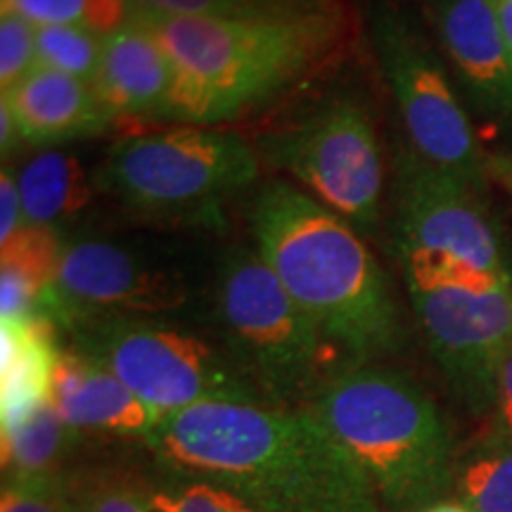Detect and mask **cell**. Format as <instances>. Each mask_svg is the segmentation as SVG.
I'll use <instances>...</instances> for the list:
<instances>
[{"mask_svg":"<svg viewBox=\"0 0 512 512\" xmlns=\"http://www.w3.org/2000/svg\"><path fill=\"white\" fill-rule=\"evenodd\" d=\"M166 467L233 491L256 512H384L370 477L306 408L204 401L145 437Z\"/></svg>","mask_w":512,"mask_h":512,"instance_id":"obj_1","label":"cell"},{"mask_svg":"<svg viewBox=\"0 0 512 512\" xmlns=\"http://www.w3.org/2000/svg\"><path fill=\"white\" fill-rule=\"evenodd\" d=\"M252 230L261 259L349 366L399 344L387 275L349 221L306 192L273 183L256 200Z\"/></svg>","mask_w":512,"mask_h":512,"instance_id":"obj_2","label":"cell"},{"mask_svg":"<svg viewBox=\"0 0 512 512\" xmlns=\"http://www.w3.org/2000/svg\"><path fill=\"white\" fill-rule=\"evenodd\" d=\"M174 67L166 119L219 126L304 81L335 53L344 22H247L200 15H140Z\"/></svg>","mask_w":512,"mask_h":512,"instance_id":"obj_3","label":"cell"},{"mask_svg":"<svg viewBox=\"0 0 512 512\" xmlns=\"http://www.w3.org/2000/svg\"><path fill=\"white\" fill-rule=\"evenodd\" d=\"M306 411L366 470L384 512H422L446 501L458 463L451 434L411 377L370 363L351 366Z\"/></svg>","mask_w":512,"mask_h":512,"instance_id":"obj_4","label":"cell"},{"mask_svg":"<svg viewBox=\"0 0 512 512\" xmlns=\"http://www.w3.org/2000/svg\"><path fill=\"white\" fill-rule=\"evenodd\" d=\"M216 309L228 354L271 406L309 408L320 389L342 373L335 366L342 354L294 302L259 252L238 249L223 261Z\"/></svg>","mask_w":512,"mask_h":512,"instance_id":"obj_5","label":"cell"},{"mask_svg":"<svg viewBox=\"0 0 512 512\" xmlns=\"http://www.w3.org/2000/svg\"><path fill=\"white\" fill-rule=\"evenodd\" d=\"M72 349L100 363L159 418L204 401H259L230 354L202 337L140 316L81 318L69 328Z\"/></svg>","mask_w":512,"mask_h":512,"instance_id":"obj_6","label":"cell"},{"mask_svg":"<svg viewBox=\"0 0 512 512\" xmlns=\"http://www.w3.org/2000/svg\"><path fill=\"white\" fill-rule=\"evenodd\" d=\"M256 176L259 159L238 133L176 126L114 145L98 185L140 214L204 216Z\"/></svg>","mask_w":512,"mask_h":512,"instance_id":"obj_7","label":"cell"},{"mask_svg":"<svg viewBox=\"0 0 512 512\" xmlns=\"http://www.w3.org/2000/svg\"><path fill=\"white\" fill-rule=\"evenodd\" d=\"M477 188L413 159L401 164L396 252L406 285L512 283Z\"/></svg>","mask_w":512,"mask_h":512,"instance_id":"obj_8","label":"cell"},{"mask_svg":"<svg viewBox=\"0 0 512 512\" xmlns=\"http://www.w3.org/2000/svg\"><path fill=\"white\" fill-rule=\"evenodd\" d=\"M273 166L297 178L313 200L370 233L382 207V152L361 102L330 100L299 126L264 145Z\"/></svg>","mask_w":512,"mask_h":512,"instance_id":"obj_9","label":"cell"},{"mask_svg":"<svg viewBox=\"0 0 512 512\" xmlns=\"http://www.w3.org/2000/svg\"><path fill=\"white\" fill-rule=\"evenodd\" d=\"M370 38L418 157L479 188L484 157L437 55L387 3L370 12Z\"/></svg>","mask_w":512,"mask_h":512,"instance_id":"obj_10","label":"cell"},{"mask_svg":"<svg viewBox=\"0 0 512 512\" xmlns=\"http://www.w3.org/2000/svg\"><path fill=\"white\" fill-rule=\"evenodd\" d=\"M441 370L475 413L494 408L496 373L512 347V283L408 285Z\"/></svg>","mask_w":512,"mask_h":512,"instance_id":"obj_11","label":"cell"},{"mask_svg":"<svg viewBox=\"0 0 512 512\" xmlns=\"http://www.w3.org/2000/svg\"><path fill=\"white\" fill-rule=\"evenodd\" d=\"M188 302L181 273L155 266L107 240L64 245L41 318L69 330L93 316H155Z\"/></svg>","mask_w":512,"mask_h":512,"instance_id":"obj_12","label":"cell"},{"mask_svg":"<svg viewBox=\"0 0 512 512\" xmlns=\"http://www.w3.org/2000/svg\"><path fill=\"white\" fill-rule=\"evenodd\" d=\"M453 67L486 110L512 114V64L494 0H430Z\"/></svg>","mask_w":512,"mask_h":512,"instance_id":"obj_13","label":"cell"},{"mask_svg":"<svg viewBox=\"0 0 512 512\" xmlns=\"http://www.w3.org/2000/svg\"><path fill=\"white\" fill-rule=\"evenodd\" d=\"M50 406L81 434L147 437L162 420L117 375L79 351H60Z\"/></svg>","mask_w":512,"mask_h":512,"instance_id":"obj_14","label":"cell"},{"mask_svg":"<svg viewBox=\"0 0 512 512\" xmlns=\"http://www.w3.org/2000/svg\"><path fill=\"white\" fill-rule=\"evenodd\" d=\"M91 86L112 119H166L174 67L159 38L136 19L105 38L98 74Z\"/></svg>","mask_w":512,"mask_h":512,"instance_id":"obj_15","label":"cell"},{"mask_svg":"<svg viewBox=\"0 0 512 512\" xmlns=\"http://www.w3.org/2000/svg\"><path fill=\"white\" fill-rule=\"evenodd\" d=\"M24 143L55 145L102 133L110 112L102 107L88 81L34 67L29 76L3 93Z\"/></svg>","mask_w":512,"mask_h":512,"instance_id":"obj_16","label":"cell"},{"mask_svg":"<svg viewBox=\"0 0 512 512\" xmlns=\"http://www.w3.org/2000/svg\"><path fill=\"white\" fill-rule=\"evenodd\" d=\"M55 323L48 318L0 320L3 380H0V425H22L29 415L50 403L60 349Z\"/></svg>","mask_w":512,"mask_h":512,"instance_id":"obj_17","label":"cell"},{"mask_svg":"<svg viewBox=\"0 0 512 512\" xmlns=\"http://www.w3.org/2000/svg\"><path fill=\"white\" fill-rule=\"evenodd\" d=\"M62 249L53 228L31 223L0 245V320L41 318Z\"/></svg>","mask_w":512,"mask_h":512,"instance_id":"obj_18","label":"cell"},{"mask_svg":"<svg viewBox=\"0 0 512 512\" xmlns=\"http://www.w3.org/2000/svg\"><path fill=\"white\" fill-rule=\"evenodd\" d=\"M24 223L48 226L72 219L91 202V181L79 157L48 150L31 159L17 174Z\"/></svg>","mask_w":512,"mask_h":512,"instance_id":"obj_19","label":"cell"},{"mask_svg":"<svg viewBox=\"0 0 512 512\" xmlns=\"http://www.w3.org/2000/svg\"><path fill=\"white\" fill-rule=\"evenodd\" d=\"M81 432L69 427L53 406L29 415L22 425L3 430L5 477H55L67 470V458Z\"/></svg>","mask_w":512,"mask_h":512,"instance_id":"obj_20","label":"cell"},{"mask_svg":"<svg viewBox=\"0 0 512 512\" xmlns=\"http://www.w3.org/2000/svg\"><path fill=\"white\" fill-rule=\"evenodd\" d=\"M140 15H200L247 22H344L339 0H133Z\"/></svg>","mask_w":512,"mask_h":512,"instance_id":"obj_21","label":"cell"},{"mask_svg":"<svg viewBox=\"0 0 512 512\" xmlns=\"http://www.w3.org/2000/svg\"><path fill=\"white\" fill-rule=\"evenodd\" d=\"M72 512H152V489L143 475L117 463H86L62 472Z\"/></svg>","mask_w":512,"mask_h":512,"instance_id":"obj_22","label":"cell"},{"mask_svg":"<svg viewBox=\"0 0 512 512\" xmlns=\"http://www.w3.org/2000/svg\"><path fill=\"white\" fill-rule=\"evenodd\" d=\"M453 491L472 512H512V439L491 432L458 458Z\"/></svg>","mask_w":512,"mask_h":512,"instance_id":"obj_23","label":"cell"},{"mask_svg":"<svg viewBox=\"0 0 512 512\" xmlns=\"http://www.w3.org/2000/svg\"><path fill=\"white\" fill-rule=\"evenodd\" d=\"M0 5L3 12L19 15L34 27L74 24L100 38L117 34L138 17L133 0H0Z\"/></svg>","mask_w":512,"mask_h":512,"instance_id":"obj_24","label":"cell"},{"mask_svg":"<svg viewBox=\"0 0 512 512\" xmlns=\"http://www.w3.org/2000/svg\"><path fill=\"white\" fill-rule=\"evenodd\" d=\"M102 43L105 38L74 24L36 27V67L93 83L100 67Z\"/></svg>","mask_w":512,"mask_h":512,"instance_id":"obj_25","label":"cell"},{"mask_svg":"<svg viewBox=\"0 0 512 512\" xmlns=\"http://www.w3.org/2000/svg\"><path fill=\"white\" fill-rule=\"evenodd\" d=\"M188 479V477H183ZM152 512H256L245 498L204 479H188L171 489H155Z\"/></svg>","mask_w":512,"mask_h":512,"instance_id":"obj_26","label":"cell"},{"mask_svg":"<svg viewBox=\"0 0 512 512\" xmlns=\"http://www.w3.org/2000/svg\"><path fill=\"white\" fill-rule=\"evenodd\" d=\"M36 67V27L12 12L0 15V88L10 93Z\"/></svg>","mask_w":512,"mask_h":512,"instance_id":"obj_27","label":"cell"},{"mask_svg":"<svg viewBox=\"0 0 512 512\" xmlns=\"http://www.w3.org/2000/svg\"><path fill=\"white\" fill-rule=\"evenodd\" d=\"M0 512H72L64 494L62 475L5 477Z\"/></svg>","mask_w":512,"mask_h":512,"instance_id":"obj_28","label":"cell"},{"mask_svg":"<svg viewBox=\"0 0 512 512\" xmlns=\"http://www.w3.org/2000/svg\"><path fill=\"white\" fill-rule=\"evenodd\" d=\"M24 226L22 197H19L17 176H12L8 166L0 174V245L8 242Z\"/></svg>","mask_w":512,"mask_h":512,"instance_id":"obj_29","label":"cell"},{"mask_svg":"<svg viewBox=\"0 0 512 512\" xmlns=\"http://www.w3.org/2000/svg\"><path fill=\"white\" fill-rule=\"evenodd\" d=\"M494 434L512 439V347L503 356L496 373V394H494Z\"/></svg>","mask_w":512,"mask_h":512,"instance_id":"obj_30","label":"cell"},{"mask_svg":"<svg viewBox=\"0 0 512 512\" xmlns=\"http://www.w3.org/2000/svg\"><path fill=\"white\" fill-rule=\"evenodd\" d=\"M19 140H22V136H19L17 121L12 117L10 105L5 100H0V145H3V155H8Z\"/></svg>","mask_w":512,"mask_h":512,"instance_id":"obj_31","label":"cell"},{"mask_svg":"<svg viewBox=\"0 0 512 512\" xmlns=\"http://www.w3.org/2000/svg\"><path fill=\"white\" fill-rule=\"evenodd\" d=\"M498 10V22H501V31L505 38V48H508V57L512 64V0H494Z\"/></svg>","mask_w":512,"mask_h":512,"instance_id":"obj_32","label":"cell"},{"mask_svg":"<svg viewBox=\"0 0 512 512\" xmlns=\"http://www.w3.org/2000/svg\"><path fill=\"white\" fill-rule=\"evenodd\" d=\"M422 512H472L470 508H467L465 503H460L458 498L456 501H439L430 505V508H425Z\"/></svg>","mask_w":512,"mask_h":512,"instance_id":"obj_33","label":"cell"},{"mask_svg":"<svg viewBox=\"0 0 512 512\" xmlns=\"http://www.w3.org/2000/svg\"><path fill=\"white\" fill-rule=\"evenodd\" d=\"M494 169L498 171V176H501L503 181L512 188V162H510V159H496Z\"/></svg>","mask_w":512,"mask_h":512,"instance_id":"obj_34","label":"cell"}]
</instances>
